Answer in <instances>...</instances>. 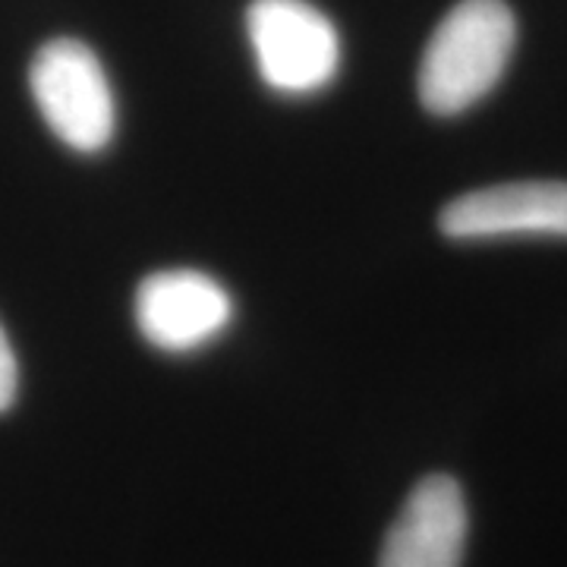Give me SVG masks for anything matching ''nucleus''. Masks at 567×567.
<instances>
[{
  "label": "nucleus",
  "mask_w": 567,
  "mask_h": 567,
  "mask_svg": "<svg viewBox=\"0 0 567 567\" xmlns=\"http://www.w3.org/2000/svg\"><path fill=\"white\" fill-rule=\"evenodd\" d=\"M20 391V365H17V353L7 341V331L0 328V413L10 410Z\"/></svg>",
  "instance_id": "nucleus-7"
},
{
  "label": "nucleus",
  "mask_w": 567,
  "mask_h": 567,
  "mask_svg": "<svg viewBox=\"0 0 567 567\" xmlns=\"http://www.w3.org/2000/svg\"><path fill=\"white\" fill-rule=\"evenodd\" d=\"M234 319V300L212 275L196 268L155 271L136 290L142 338L164 353H189L221 334Z\"/></svg>",
  "instance_id": "nucleus-4"
},
{
  "label": "nucleus",
  "mask_w": 567,
  "mask_h": 567,
  "mask_svg": "<svg viewBox=\"0 0 567 567\" xmlns=\"http://www.w3.org/2000/svg\"><path fill=\"white\" fill-rule=\"evenodd\" d=\"M439 227L451 240L567 237V183L527 181L473 189L445 205Z\"/></svg>",
  "instance_id": "nucleus-5"
},
{
  "label": "nucleus",
  "mask_w": 567,
  "mask_h": 567,
  "mask_svg": "<svg viewBox=\"0 0 567 567\" xmlns=\"http://www.w3.org/2000/svg\"><path fill=\"white\" fill-rule=\"evenodd\" d=\"M32 99L48 130L73 152L95 155L111 145L117 104L95 51L80 39H51L29 66Z\"/></svg>",
  "instance_id": "nucleus-2"
},
{
  "label": "nucleus",
  "mask_w": 567,
  "mask_h": 567,
  "mask_svg": "<svg viewBox=\"0 0 567 567\" xmlns=\"http://www.w3.org/2000/svg\"><path fill=\"white\" fill-rule=\"evenodd\" d=\"M466 533L464 488L445 473H432L406 495L382 543L379 567H461Z\"/></svg>",
  "instance_id": "nucleus-6"
},
{
  "label": "nucleus",
  "mask_w": 567,
  "mask_h": 567,
  "mask_svg": "<svg viewBox=\"0 0 567 567\" xmlns=\"http://www.w3.org/2000/svg\"><path fill=\"white\" fill-rule=\"evenodd\" d=\"M517 22L505 0H461L432 32L420 63V102L454 117L486 99L514 54Z\"/></svg>",
  "instance_id": "nucleus-1"
},
{
  "label": "nucleus",
  "mask_w": 567,
  "mask_h": 567,
  "mask_svg": "<svg viewBox=\"0 0 567 567\" xmlns=\"http://www.w3.org/2000/svg\"><path fill=\"white\" fill-rule=\"evenodd\" d=\"M246 35L259 76L281 95H312L338 76V29L306 0H252Z\"/></svg>",
  "instance_id": "nucleus-3"
}]
</instances>
